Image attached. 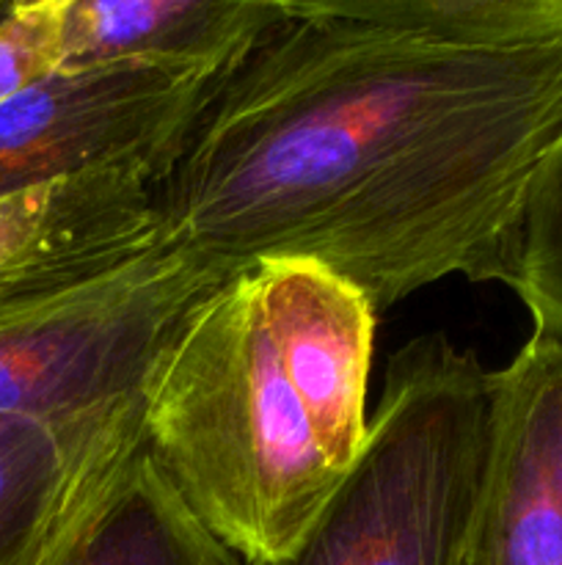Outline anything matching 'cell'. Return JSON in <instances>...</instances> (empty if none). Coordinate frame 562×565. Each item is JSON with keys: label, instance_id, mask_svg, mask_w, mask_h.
Returning a JSON list of instances; mask_svg holds the SVG:
<instances>
[{"label": "cell", "instance_id": "cell-11", "mask_svg": "<svg viewBox=\"0 0 562 565\" xmlns=\"http://www.w3.org/2000/svg\"><path fill=\"white\" fill-rule=\"evenodd\" d=\"M295 17H336L468 42L562 36V0H290Z\"/></svg>", "mask_w": 562, "mask_h": 565}, {"label": "cell", "instance_id": "cell-5", "mask_svg": "<svg viewBox=\"0 0 562 565\" xmlns=\"http://www.w3.org/2000/svg\"><path fill=\"white\" fill-rule=\"evenodd\" d=\"M220 81L163 64L55 70L0 103V199L88 171L160 182Z\"/></svg>", "mask_w": 562, "mask_h": 565}, {"label": "cell", "instance_id": "cell-7", "mask_svg": "<svg viewBox=\"0 0 562 565\" xmlns=\"http://www.w3.org/2000/svg\"><path fill=\"white\" fill-rule=\"evenodd\" d=\"M160 237L158 180L88 171L0 199V301Z\"/></svg>", "mask_w": 562, "mask_h": 565}, {"label": "cell", "instance_id": "cell-12", "mask_svg": "<svg viewBox=\"0 0 562 565\" xmlns=\"http://www.w3.org/2000/svg\"><path fill=\"white\" fill-rule=\"evenodd\" d=\"M510 290L532 315L534 331L562 340V141L529 193Z\"/></svg>", "mask_w": 562, "mask_h": 565}, {"label": "cell", "instance_id": "cell-3", "mask_svg": "<svg viewBox=\"0 0 562 565\" xmlns=\"http://www.w3.org/2000/svg\"><path fill=\"white\" fill-rule=\"evenodd\" d=\"M494 403L477 353L444 334L408 342L347 478L287 555L253 565H466Z\"/></svg>", "mask_w": 562, "mask_h": 565}, {"label": "cell", "instance_id": "cell-4", "mask_svg": "<svg viewBox=\"0 0 562 565\" xmlns=\"http://www.w3.org/2000/svg\"><path fill=\"white\" fill-rule=\"evenodd\" d=\"M231 274L165 241L0 301V414L66 425L141 397L171 337Z\"/></svg>", "mask_w": 562, "mask_h": 565}, {"label": "cell", "instance_id": "cell-10", "mask_svg": "<svg viewBox=\"0 0 562 565\" xmlns=\"http://www.w3.org/2000/svg\"><path fill=\"white\" fill-rule=\"evenodd\" d=\"M42 565H242L196 513L138 430L102 469Z\"/></svg>", "mask_w": 562, "mask_h": 565}, {"label": "cell", "instance_id": "cell-9", "mask_svg": "<svg viewBox=\"0 0 562 565\" xmlns=\"http://www.w3.org/2000/svg\"><path fill=\"white\" fill-rule=\"evenodd\" d=\"M141 430V397L80 423L0 414V565H42L83 497Z\"/></svg>", "mask_w": 562, "mask_h": 565}, {"label": "cell", "instance_id": "cell-14", "mask_svg": "<svg viewBox=\"0 0 562 565\" xmlns=\"http://www.w3.org/2000/svg\"><path fill=\"white\" fill-rule=\"evenodd\" d=\"M6 3H9V0H0V11H3V6H6Z\"/></svg>", "mask_w": 562, "mask_h": 565}, {"label": "cell", "instance_id": "cell-13", "mask_svg": "<svg viewBox=\"0 0 562 565\" xmlns=\"http://www.w3.org/2000/svg\"><path fill=\"white\" fill-rule=\"evenodd\" d=\"M61 70L58 0H9L0 11V103Z\"/></svg>", "mask_w": 562, "mask_h": 565}, {"label": "cell", "instance_id": "cell-1", "mask_svg": "<svg viewBox=\"0 0 562 565\" xmlns=\"http://www.w3.org/2000/svg\"><path fill=\"white\" fill-rule=\"evenodd\" d=\"M560 141L562 36L292 17L193 121L158 182L160 235L226 274L309 259L378 315L452 276L510 287Z\"/></svg>", "mask_w": 562, "mask_h": 565}, {"label": "cell", "instance_id": "cell-6", "mask_svg": "<svg viewBox=\"0 0 562 565\" xmlns=\"http://www.w3.org/2000/svg\"><path fill=\"white\" fill-rule=\"evenodd\" d=\"M494 441L466 565H562V340L494 370Z\"/></svg>", "mask_w": 562, "mask_h": 565}, {"label": "cell", "instance_id": "cell-2", "mask_svg": "<svg viewBox=\"0 0 562 565\" xmlns=\"http://www.w3.org/2000/svg\"><path fill=\"white\" fill-rule=\"evenodd\" d=\"M375 323L323 265L257 259L187 312L149 373L143 445L242 565L287 555L356 463Z\"/></svg>", "mask_w": 562, "mask_h": 565}, {"label": "cell", "instance_id": "cell-8", "mask_svg": "<svg viewBox=\"0 0 562 565\" xmlns=\"http://www.w3.org/2000/svg\"><path fill=\"white\" fill-rule=\"evenodd\" d=\"M61 70L163 64L226 75L270 31L290 0H58Z\"/></svg>", "mask_w": 562, "mask_h": 565}]
</instances>
